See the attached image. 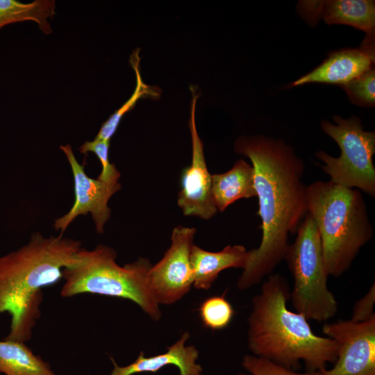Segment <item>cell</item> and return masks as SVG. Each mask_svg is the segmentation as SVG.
<instances>
[{"mask_svg":"<svg viewBox=\"0 0 375 375\" xmlns=\"http://www.w3.org/2000/svg\"><path fill=\"white\" fill-rule=\"evenodd\" d=\"M189 337V333H184L176 342L167 347L166 353L162 354L147 358L144 356V352L141 351L137 359L126 366H119L114 358L110 357L113 369L110 375L156 373L166 365L177 367L180 375H202V368L195 362L199 357L198 350L192 345L185 346Z\"/></svg>","mask_w":375,"mask_h":375,"instance_id":"14","label":"cell"},{"mask_svg":"<svg viewBox=\"0 0 375 375\" xmlns=\"http://www.w3.org/2000/svg\"><path fill=\"white\" fill-rule=\"evenodd\" d=\"M297 234L285 256L294 280L290 292L292 306L296 312L308 320L326 322L337 313L338 303L327 285L329 275L320 235L308 213L301 222Z\"/></svg>","mask_w":375,"mask_h":375,"instance_id":"6","label":"cell"},{"mask_svg":"<svg viewBox=\"0 0 375 375\" xmlns=\"http://www.w3.org/2000/svg\"><path fill=\"white\" fill-rule=\"evenodd\" d=\"M374 35H367L360 47L332 52L320 65L290 86L322 83L342 87L374 67Z\"/></svg>","mask_w":375,"mask_h":375,"instance_id":"12","label":"cell"},{"mask_svg":"<svg viewBox=\"0 0 375 375\" xmlns=\"http://www.w3.org/2000/svg\"><path fill=\"white\" fill-rule=\"evenodd\" d=\"M56 14L54 0H35L22 3L16 0H0V29L16 22L36 23L45 35L52 33L49 19Z\"/></svg>","mask_w":375,"mask_h":375,"instance_id":"18","label":"cell"},{"mask_svg":"<svg viewBox=\"0 0 375 375\" xmlns=\"http://www.w3.org/2000/svg\"><path fill=\"white\" fill-rule=\"evenodd\" d=\"M306 194L308 213L320 235L327 272L339 277L373 237L367 205L359 190L331 181H315L306 186Z\"/></svg>","mask_w":375,"mask_h":375,"instance_id":"4","label":"cell"},{"mask_svg":"<svg viewBox=\"0 0 375 375\" xmlns=\"http://www.w3.org/2000/svg\"><path fill=\"white\" fill-rule=\"evenodd\" d=\"M372 285L367 293L359 299L353 309L351 320L355 322H362L375 317L374 305L375 302V286Z\"/></svg>","mask_w":375,"mask_h":375,"instance_id":"24","label":"cell"},{"mask_svg":"<svg viewBox=\"0 0 375 375\" xmlns=\"http://www.w3.org/2000/svg\"><path fill=\"white\" fill-rule=\"evenodd\" d=\"M71 167L74 178V201L69 210L57 218L53 224L56 231L63 235L70 224L78 216L90 213L98 233L104 232V226L110 217L108 201L121 189L120 183L106 184L97 178H90L85 172V164L77 160L72 146H60Z\"/></svg>","mask_w":375,"mask_h":375,"instance_id":"10","label":"cell"},{"mask_svg":"<svg viewBox=\"0 0 375 375\" xmlns=\"http://www.w3.org/2000/svg\"><path fill=\"white\" fill-rule=\"evenodd\" d=\"M290 290L287 279L270 274L253 299L248 319V346L253 356L298 370L303 361L307 372H322L335 362L338 344L316 335L308 320L287 308Z\"/></svg>","mask_w":375,"mask_h":375,"instance_id":"2","label":"cell"},{"mask_svg":"<svg viewBox=\"0 0 375 375\" xmlns=\"http://www.w3.org/2000/svg\"><path fill=\"white\" fill-rule=\"evenodd\" d=\"M336 124L322 120L323 131L338 144L341 153L338 158L324 151L315 153L324 162L323 171L337 185L357 188L372 197H375V132L363 130L360 119L355 116L343 119L333 117Z\"/></svg>","mask_w":375,"mask_h":375,"instance_id":"7","label":"cell"},{"mask_svg":"<svg viewBox=\"0 0 375 375\" xmlns=\"http://www.w3.org/2000/svg\"><path fill=\"white\" fill-rule=\"evenodd\" d=\"M199 312L204 326L213 331L228 326L234 315L233 306L224 294L206 299L201 303Z\"/></svg>","mask_w":375,"mask_h":375,"instance_id":"20","label":"cell"},{"mask_svg":"<svg viewBox=\"0 0 375 375\" xmlns=\"http://www.w3.org/2000/svg\"><path fill=\"white\" fill-rule=\"evenodd\" d=\"M195 233L194 228H174L170 247L162 258L149 269L147 284L158 305L178 301L193 285L191 251Z\"/></svg>","mask_w":375,"mask_h":375,"instance_id":"8","label":"cell"},{"mask_svg":"<svg viewBox=\"0 0 375 375\" xmlns=\"http://www.w3.org/2000/svg\"><path fill=\"white\" fill-rule=\"evenodd\" d=\"M192 94L189 120L192 144V162L182 172L178 205L185 215L197 216L207 220L218 210L212 195V175L207 169L203 143L196 128L195 107L198 96L193 92Z\"/></svg>","mask_w":375,"mask_h":375,"instance_id":"11","label":"cell"},{"mask_svg":"<svg viewBox=\"0 0 375 375\" xmlns=\"http://www.w3.org/2000/svg\"><path fill=\"white\" fill-rule=\"evenodd\" d=\"M235 151L248 157L254 171L258 199L261 242L249 251V258L237 286L246 290L270 275L285 259L290 234L297 233L308 213L305 166L294 149L280 139L263 135L240 137Z\"/></svg>","mask_w":375,"mask_h":375,"instance_id":"1","label":"cell"},{"mask_svg":"<svg viewBox=\"0 0 375 375\" xmlns=\"http://www.w3.org/2000/svg\"><path fill=\"white\" fill-rule=\"evenodd\" d=\"M211 181L213 201L220 212L238 199L256 197L253 168L244 160L226 172L212 175Z\"/></svg>","mask_w":375,"mask_h":375,"instance_id":"16","label":"cell"},{"mask_svg":"<svg viewBox=\"0 0 375 375\" xmlns=\"http://www.w3.org/2000/svg\"><path fill=\"white\" fill-rule=\"evenodd\" d=\"M130 62L135 72V89L131 97L102 124L97 135L94 138L95 139L110 141L123 116L135 106L136 102L140 99L143 97L150 96L156 97L159 96V93L157 91L149 85H146L142 80L139 69V49L133 51L131 56Z\"/></svg>","mask_w":375,"mask_h":375,"instance_id":"19","label":"cell"},{"mask_svg":"<svg viewBox=\"0 0 375 375\" xmlns=\"http://www.w3.org/2000/svg\"><path fill=\"white\" fill-rule=\"evenodd\" d=\"M242 366L251 375H322V372H298L253 355L244 356Z\"/></svg>","mask_w":375,"mask_h":375,"instance_id":"23","label":"cell"},{"mask_svg":"<svg viewBox=\"0 0 375 375\" xmlns=\"http://www.w3.org/2000/svg\"><path fill=\"white\" fill-rule=\"evenodd\" d=\"M114 249L98 244L89 250L82 247L78 261L62 270L64 298L92 294L130 300L153 320L161 317L159 305L150 291L147 274L151 266L145 258L120 266Z\"/></svg>","mask_w":375,"mask_h":375,"instance_id":"5","label":"cell"},{"mask_svg":"<svg viewBox=\"0 0 375 375\" xmlns=\"http://www.w3.org/2000/svg\"><path fill=\"white\" fill-rule=\"evenodd\" d=\"M300 10L307 19L322 17L328 24H344L374 35L375 3L372 0L301 1Z\"/></svg>","mask_w":375,"mask_h":375,"instance_id":"13","label":"cell"},{"mask_svg":"<svg viewBox=\"0 0 375 375\" xmlns=\"http://www.w3.org/2000/svg\"><path fill=\"white\" fill-rule=\"evenodd\" d=\"M375 70L371 68L342 86L349 100L354 104L372 107L375 105Z\"/></svg>","mask_w":375,"mask_h":375,"instance_id":"22","label":"cell"},{"mask_svg":"<svg viewBox=\"0 0 375 375\" xmlns=\"http://www.w3.org/2000/svg\"><path fill=\"white\" fill-rule=\"evenodd\" d=\"M322 331L338 344L334 366L322 375H375V317L362 322L325 323Z\"/></svg>","mask_w":375,"mask_h":375,"instance_id":"9","label":"cell"},{"mask_svg":"<svg viewBox=\"0 0 375 375\" xmlns=\"http://www.w3.org/2000/svg\"><path fill=\"white\" fill-rule=\"evenodd\" d=\"M249 251L242 245H228L222 251L211 252L193 245L191 263L194 272L193 286L207 290L218 274L228 268H242L247 265Z\"/></svg>","mask_w":375,"mask_h":375,"instance_id":"15","label":"cell"},{"mask_svg":"<svg viewBox=\"0 0 375 375\" xmlns=\"http://www.w3.org/2000/svg\"><path fill=\"white\" fill-rule=\"evenodd\" d=\"M81 242L63 235L32 234L29 241L0 256V315H10L6 340L26 342L41 316L43 289L62 278V270L78 261Z\"/></svg>","mask_w":375,"mask_h":375,"instance_id":"3","label":"cell"},{"mask_svg":"<svg viewBox=\"0 0 375 375\" xmlns=\"http://www.w3.org/2000/svg\"><path fill=\"white\" fill-rule=\"evenodd\" d=\"M0 374L4 375H58L50 364L25 342L0 340Z\"/></svg>","mask_w":375,"mask_h":375,"instance_id":"17","label":"cell"},{"mask_svg":"<svg viewBox=\"0 0 375 375\" xmlns=\"http://www.w3.org/2000/svg\"><path fill=\"white\" fill-rule=\"evenodd\" d=\"M238 375H246V374H244L240 373V374H239Z\"/></svg>","mask_w":375,"mask_h":375,"instance_id":"25","label":"cell"},{"mask_svg":"<svg viewBox=\"0 0 375 375\" xmlns=\"http://www.w3.org/2000/svg\"><path fill=\"white\" fill-rule=\"evenodd\" d=\"M110 141L94 139L85 142L78 149L80 153H94L100 160L101 171L97 179L108 185L119 183L120 173L116 166L109 160Z\"/></svg>","mask_w":375,"mask_h":375,"instance_id":"21","label":"cell"}]
</instances>
